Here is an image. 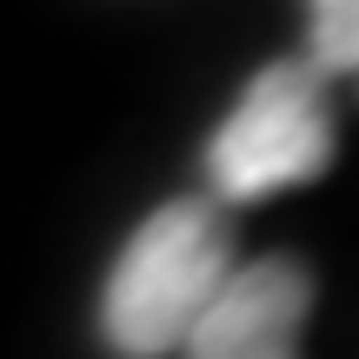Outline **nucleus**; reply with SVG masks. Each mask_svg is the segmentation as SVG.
Returning a JSON list of instances; mask_svg holds the SVG:
<instances>
[{"instance_id": "4", "label": "nucleus", "mask_w": 359, "mask_h": 359, "mask_svg": "<svg viewBox=\"0 0 359 359\" xmlns=\"http://www.w3.org/2000/svg\"><path fill=\"white\" fill-rule=\"evenodd\" d=\"M306 60L326 80H359V0H313L306 7Z\"/></svg>"}, {"instance_id": "2", "label": "nucleus", "mask_w": 359, "mask_h": 359, "mask_svg": "<svg viewBox=\"0 0 359 359\" xmlns=\"http://www.w3.org/2000/svg\"><path fill=\"white\" fill-rule=\"evenodd\" d=\"M333 80L299 53V60H273L253 74V87L240 93L219 133L206 140V180H213L219 206L266 200L280 187H306L333 167L339 133L333 107H326Z\"/></svg>"}, {"instance_id": "1", "label": "nucleus", "mask_w": 359, "mask_h": 359, "mask_svg": "<svg viewBox=\"0 0 359 359\" xmlns=\"http://www.w3.org/2000/svg\"><path fill=\"white\" fill-rule=\"evenodd\" d=\"M240 273V240L219 200L187 193L133 226L100 293V333L120 359L187 353L200 320Z\"/></svg>"}, {"instance_id": "5", "label": "nucleus", "mask_w": 359, "mask_h": 359, "mask_svg": "<svg viewBox=\"0 0 359 359\" xmlns=\"http://www.w3.org/2000/svg\"><path fill=\"white\" fill-rule=\"evenodd\" d=\"M259 359H299V346H293V353H259Z\"/></svg>"}, {"instance_id": "3", "label": "nucleus", "mask_w": 359, "mask_h": 359, "mask_svg": "<svg viewBox=\"0 0 359 359\" xmlns=\"http://www.w3.org/2000/svg\"><path fill=\"white\" fill-rule=\"evenodd\" d=\"M313 313V273L286 253L246 259L219 306L200 320L187 359H259V353H293L299 326Z\"/></svg>"}]
</instances>
